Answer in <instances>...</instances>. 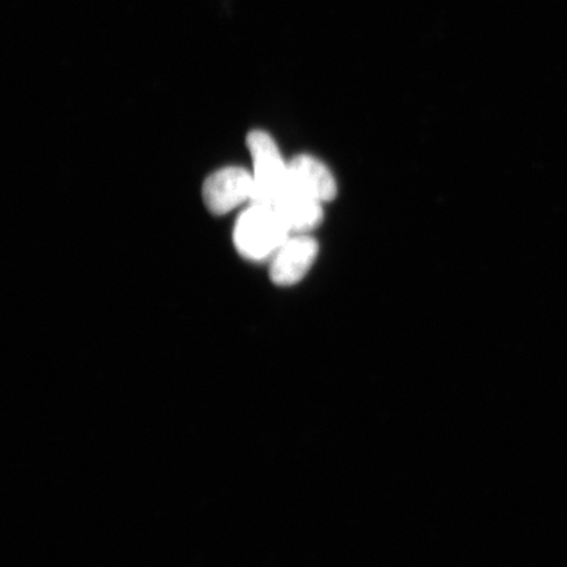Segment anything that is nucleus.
I'll return each instance as SVG.
<instances>
[{
	"mask_svg": "<svg viewBox=\"0 0 567 567\" xmlns=\"http://www.w3.org/2000/svg\"><path fill=\"white\" fill-rule=\"evenodd\" d=\"M290 230L279 213L266 205L251 204L237 219L234 245L243 257L265 260L287 243Z\"/></svg>",
	"mask_w": 567,
	"mask_h": 567,
	"instance_id": "obj_1",
	"label": "nucleus"
},
{
	"mask_svg": "<svg viewBox=\"0 0 567 567\" xmlns=\"http://www.w3.org/2000/svg\"><path fill=\"white\" fill-rule=\"evenodd\" d=\"M247 147L254 165L251 204L274 208L289 187L288 163L281 158L274 138L264 131L248 133Z\"/></svg>",
	"mask_w": 567,
	"mask_h": 567,
	"instance_id": "obj_2",
	"label": "nucleus"
},
{
	"mask_svg": "<svg viewBox=\"0 0 567 567\" xmlns=\"http://www.w3.org/2000/svg\"><path fill=\"white\" fill-rule=\"evenodd\" d=\"M252 194V174L240 167L218 169L203 186L204 203L216 216L226 215L247 200L251 202Z\"/></svg>",
	"mask_w": 567,
	"mask_h": 567,
	"instance_id": "obj_3",
	"label": "nucleus"
},
{
	"mask_svg": "<svg viewBox=\"0 0 567 567\" xmlns=\"http://www.w3.org/2000/svg\"><path fill=\"white\" fill-rule=\"evenodd\" d=\"M318 255V244L315 238L300 236L288 238L274 255L269 276L278 286H293L308 274Z\"/></svg>",
	"mask_w": 567,
	"mask_h": 567,
	"instance_id": "obj_4",
	"label": "nucleus"
},
{
	"mask_svg": "<svg viewBox=\"0 0 567 567\" xmlns=\"http://www.w3.org/2000/svg\"><path fill=\"white\" fill-rule=\"evenodd\" d=\"M289 188L319 203L331 202L337 183L329 168L310 155H299L288 163Z\"/></svg>",
	"mask_w": 567,
	"mask_h": 567,
	"instance_id": "obj_5",
	"label": "nucleus"
},
{
	"mask_svg": "<svg viewBox=\"0 0 567 567\" xmlns=\"http://www.w3.org/2000/svg\"><path fill=\"white\" fill-rule=\"evenodd\" d=\"M274 209L279 213L290 231L303 233L315 229L322 221L321 203L308 196L287 189Z\"/></svg>",
	"mask_w": 567,
	"mask_h": 567,
	"instance_id": "obj_6",
	"label": "nucleus"
}]
</instances>
